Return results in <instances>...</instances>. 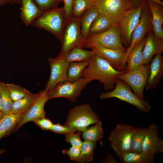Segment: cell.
<instances>
[{
	"instance_id": "1",
	"label": "cell",
	"mask_w": 163,
	"mask_h": 163,
	"mask_svg": "<svg viewBox=\"0 0 163 163\" xmlns=\"http://www.w3.org/2000/svg\"><path fill=\"white\" fill-rule=\"evenodd\" d=\"M88 66L82 72L81 77L91 82L98 80L103 84L105 90L108 91L115 86L118 75L124 71H117L105 59L95 54L88 60Z\"/></svg>"
},
{
	"instance_id": "2",
	"label": "cell",
	"mask_w": 163,
	"mask_h": 163,
	"mask_svg": "<svg viewBox=\"0 0 163 163\" xmlns=\"http://www.w3.org/2000/svg\"><path fill=\"white\" fill-rule=\"evenodd\" d=\"M95 2L99 14L113 25H120L134 8L131 0H95Z\"/></svg>"
},
{
	"instance_id": "3",
	"label": "cell",
	"mask_w": 163,
	"mask_h": 163,
	"mask_svg": "<svg viewBox=\"0 0 163 163\" xmlns=\"http://www.w3.org/2000/svg\"><path fill=\"white\" fill-rule=\"evenodd\" d=\"M67 19L63 7L44 11L30 25L53 34L61 42Z\"/></svg>"
},
{
	"instance_id": "4",
	"label": "cell",
	"mask_w": 163,
	"mask_h": 163,
	"mask_svg": "<svg viewBox=\"0 0 163 163\" xmlns=\"http://www.w3.org/2000/svg\"><path fill=\"white\" fill-rule=\"evenodd\" d=\"M100 120L99 117L92 109L88 102L78 105L69 111L64 125L76 128L82 132L90 125Z\"/></svg>"
},
{
	"instance_id": "5",
	"label": "cell",
	"mask_w": 163,
	"mask_h": 163,
	"mask_svg": "<svg viewBox=\"0 0 163 163\" xmlns=\"http://www.w3.org/2000/svg\"><path fill=\"white\" fill-rule=\"evenodd\" d=\"M81 17L72 16L67 19L62 35V46L57 56L63 57L76 46L82 47L84 40L81 31Z\"/></svg>"
},
{
	"instance_id": "6",
	"label": "cell",
	"mask_w": 163,
	"mask_h": 163,
	"mask_svg": "<svg viewBox=\"0 0 163 163\" xmlns=\"http://www.w3.org/2000/svg\"><path fill=\"white\" fill-rule=\"evenodd\" d=\"M115 86L111 91L101 93L100 98L107 99L116 97L135 106L140 111L145 113L150 112L151 106L148 102L137 96L124 82L118 79Z\"/></svg>"
},
{
	"instance_id": "7",
	"label": "cell",
	"mask_w": 163,
	"mask_h": 163,
	"mask_svg": "<svg viewBox=\"0 0 163 163\" xmlns=\"http://www.w3.org/2000/svg\"><path fill=\"white\" fill-rule=\"evenodd\" d=\"M135 128L131 125L118 124L110 133L108 140L119 158L130 152L132 137Z\"/></svg>"
},
{
	"instance_id": "8",
	"label": "cell",
	"mask_w": 163,
	"mask_h": 163,
	"mask_svg": "<svg viewBox=\"0 0 163 163\" xmlns=\"http://www.w3.org/2000/svg\"><path fill=\"white\" fill-rule=\"evenodd\" d=\"M90 82L85 78L81 77L74 82L66 80L60 82L48 91V99L49 100L62 97L75 103L80 96L82 91Z\"/></svg>"
},
{
	"instance_id": "9",
	"label": "cell",
	"mask_w": 163,
	"mask_h": 163,
	"mask_svg": "<svg viewBox=\"0 0 163 163\" xmlns=\"http://www.w3.org/2000/svg\"><path fill=\"white\" fill-rule=\"evenodd\" d=\"M83 47L91 49L95 54L106 60L115 70H125L127 58L126 52L106 48L95 42L85 43Z\"/></svg>"
},
{
	"instance_id": "10",
	"label": "cell",
	"mask_w": 163,
	"mask_h": 163,
	"mask_svg": "<svg viewBox=\"0 0 163 163\" xmlns=\"http://www.w3.org/2000/svg\"><path fill=\"white\" fill-rule=\"evenodd\" d=\"M149 72V64H143L133 70L119 75L118 79L129 86L137 96L144 99L143 90Z\"/></svg>"
},
{
	"instance_id": "11",
	"label": "cell",
	"mask_w": 163,
	"mask_h": 163,
	"mask_svg": "<svg viewBox=\"0 0 163 163\" xmlns=\"http://www.w3.org/2000/svg\"><path fill=\"white\" fill-rule=\"evenodd\" d=\"M88 42H95L108 48L126 52L120 36V25H113L107 30L97 35L89 36L82 45Z\"/></svg>"
},
{
	"instance_id": "12",
	"label": "cell",
	"mask_w": 163,
	"mask_h": 163,
	"mask_svg": "<svg viewBox=\"0 0 163 163\" xmlns=\"http://www.w3.org/2000/svg\"><path fill=\"white\" fill-rule=\"evenodd\" d=\"M152 29L151 13L144 0L139 22L133 32L130 46L126 50V53L127 56L134 46L143 41L148 32Z\"/></svg>"
},
{
	"instance_id": "13",
	"label": "cell",
	"mask_w": 163,
	"mask_h": 163,
	"mask_svg": "<svg viewBox=\"0 0 163 163\" xmlns=\"http://www.w3.org/2000/svg\"><path fill=\"white\" fill-rule=\"evenodd\" d=\"M47 59L51 71L45 89L48 91L58 84L67 80V69L69 63L63 57H48Z\"/></svg>"
},
{
	"instance_id": "14",
	"label": "cell",
	"mask_w": 163,
	"mask_h": 163,
	"mask_svg": "<svg viewBox=\"0 0 163 163\" xmlns=\"http://www.w3.org/2000/svg\"><path fill=\"white\" fill-rule=\"evenodd\" d=\"M48 91L44 89L40 91L39 96L34 103L25 112L17 123L14 130H18L24 124L37 119L45 117L44 109L45 104L48 101Z\"/></svg>"
},
{
	"instance_id": "15",
	"label": "cell",
	"mask_w": 163,
	"mask_h": 163,
	"mask_svg": "<svg viewBox=\"0 0 163 163\" xmlns=\"http://www.w3.org/2000/svg\"><path fill=\"white\" fill-rule=\"evenodd\" d=\"M144 2L138 7L134 8L120 25L121 39L125 47L128 48L130 46L132 35L139 22Z\"/></svg>"
},
{
	"instance_id": "16",
	"label": "cell",
	"mask_w": 163,
	"mask_h": 163,
	"mask_svg": "<svg viewBox=\"0 0 163 163\" xmlns=\"http://www.w3.org/2000/svg\"><path fill=\"white\" fill-rule=\"evenodd\" d=\"M163 52V38L156 36L152 29L148 32L145 37L142 50L143 64H149L154 55L161 54Z\"/></svg>"
},
{
	"instance_id": "17",
	"label": "cell",
	"mask_w": 163,
	"mask_h": 163,
	"mask_svg": "<svg viewBox=\"0 0 163 163\" xmlns=\"http://www.w3.org/2000/svg\"><path fill=\"white\" fill-rule=\"evenodd\" d=\"M142 151H150L155 155L163 152V140L159 137L158 126L154 123L147 128L142 144Z\"/></svg>"
},
{
	"instance_id": "18",
	"label": "cell",
	"mask_w": 163,
	"mask_h": 163,
	"mask_svg": "<svg viewBox=\"0 0 163 163\" xmlns=\"http://www.w3.org/2000/svg\"><path fill=\"white\" fill-rule=\"evenodd\" d=\"M150 11L152 24L155 35L163 38V3L160 0H145Z\"/></svg>"
},
{
	"instance_id": "19",
	"label": "cell",
	"mask_w": 163,
	"mask_h": 163,
	"mask_svg": "<svg viewBox=\"0 0 163 163\" xmlns=\"http://www.w3.org/2000/svg\"><path fill=\"white\" fill-rule=\"evenodd\" d=\"M149 64V72L145 85L146 90L157 87L163 76V58L161 54H157Z\"/></svg>"
},
{
	"instance_id": "20",
	"label": "cell",
	"mask_w": 163,
	"mask_h": 163,
	"mask_svg": "<svg viewBox=\"0 0 163 163\" xmlns=\"http://www.w3.org/2000/svg\"><path fill=\"white\" fill-rule=\"evenodd\" d=\"M20 16L26 26L39 18L43 11L40 9L33 0H21Z\"/></svg>"
},
{
	"instance_id": "21",
	"label": "cell",
	"mask_w": 163,
	"mask_h": 163,
	"mask_svg": "<svg viewBox=\"0 0 163 163\" xmlns=\"http://www.w3.org/2000/svg\"><path fill=\"white\" fill-rule=\"evenodd\" d=\"M145 39V38L140 43L134 46L127 55L126 66L124 72L133 70L143 64L142 50Z\"/></svg>"
},
{
	"instance_id": "22",
	"label": "cell",
	"mask_w": 163,
	"mask_h": 163,
	"mask_svg": "<svg viewBox=\"0 0 163 163\" xmlns=\"http://www.w3.org/2000/svg\"><path fill=\"white\" fill-rule=\"evenodd\" d=\"M24 112L10 113L0 120V139L14 130L17 123Z\"/></svg>"
},
{
	"instance_id": "23",
	"label": "cell",
	"mask_w": 163,
	"mask_h": 163,
	"mask_svg": "<svg viewBox=\"0 0 163 163\" xmlns=\"http://www.w3.org/2000/svg\"><path fill=\"white\" fill-rule=\"evenodd\" d=\"M99 14L97 8L94 5L86 10L81 15V31L82 37L84 40L88 36L91 26Z\"/></svg>"
},
{
	"instance_id": "24",
	"label": "cell",
	"mask_w": 163,
	"mask_h": 163,
	"mask_svg": "<svg viewBox=\"0 0 163 163\" xmlns=\"http://www.w3.org/2000/svg\"><path fill=\"white\" fill-rule=\"evenodd\" d=\"M155 155L150 151H143L140 153L130 152L119 158L123 163H152Z\"/></svg>"
},
{
	"instance_id": "25",
	"label": "cell",
	"mask_w": 163,
	"mask_h": 163,
	"mask_svg": "<svg viewBox=\"0 0 163 163\" xmlns=\"http://www.w3.org/2000/svg\"><path fill=\"white\" fill-rule=\"evenodd\" d=\"M79 46L75 47L63 57L66 61L70 63L88 60L95 54L93 51L85 50Z\"/></svg>"
},
{
	"instance_id": "26",
	"label": "cell",
	"mask_w": 163,
	"mask_h": 163,
	"mask_svg": "<svg viewBox=\"0 0 163 163\" xmlns=\"http://www.w3.org/2000/svg\"><path fill=\"white\" fill-rule=\"evenodd\" d=\"M39 95V93L34 94L30 92L21 99L13 102L11 113L25 112L34 103Z\"/></svg>"
},
{
	"instance_id": "27",
	"label": "cell",
	"mask_w": 163,
	"mask_h": 163,
	"mask_svg": "<svg viewBox=\"0 0 163 163\" xmlns=\"http://www.w3.org/2000/svg\"><path fill=\"white\" fill-rule=\"evenodd\" d=\"M88 64V60L69 63L67 69V81L74 82L81 78L82 72Z\"/></svg>"
},
{
	"instance_id": "28",
	"label": "cell",
	"mask_w": 163,
	"mask_h": 163,
	"mask_svg": "<svg viewBox=\"0 0 163 163\" xmlns=\"http://www.w3.org/2000/svg\"><path fill=\"white\" fill-rule=\"evenodd\" d=\"M113 25V24L108 20L99 14L91 26L88 36L104 32L110 29Z\"/></svg>"
},
{
	"instance_id": "29",
	"label": "cell",
	"mask_w": 163,
	"mask_h": 163,
	"mask_svg": "<svg viewBox=\"0 0 163 163\" xmlns=\"http://www.w3.org/2000/svg\"><path fill=\"white\" fill-rule=\"evenodd\" d=\"M146 130L147 128L136 127L132 137L130 152L140 153L143 152L142 144Z\"/></svg>"
},
{
	"instance_id": "30",
	"label": "cell",
	"mask_w": 163,
	"mask_h": 163,
	"mask_svg": "<svg viewBox=\"0 0 163 163\" xmlns=\"http://www.w3.org/2000/svg\"><path fill=\"white\" fill-rule=\"evenodd\" d=\"M82 138L84 140L96 142L103 137L104 132L101 121L98 122L82 132Z\"/></svg>"
},
{
	"instance_id": "31",
	"label": "cell",
	"mask_w": 163,
	"mask_h": 163,
	"mask_svg": "<svg viewBox=\"0 0 163 163\" xmlns=\"http://www.w3.org/2000/svg\"><path fill=\"white\" fill-rule=\"evenodd\" d=\"M96 147V142L84 140L80 148L81 153L79 162L86 163L92 161Z\"/></svg>"
},
{
	"instance_id": "32",
	"label": "cell",
	"mask_w": 163,
	"mask_h": 163,
	"mask_svg": "<svg viewBox=\"0 0 163 163\" xmlns=\"http://www.w3.org/2000/svg\"><path fill=\"white\" fill-rule=\"evenodd\" d=\"M0 94L2 111L5 116L11 113L13 101L10 97L6 84L0 81Z\"/></svg>"
},
{
	"instance_id": "33",
	"label": "cell",
	"mask_w": 163,
	"mask_h": 163,
	"mask_svg": "<svg viewBox=\"0 0 163 163\" xmlns=\"http://www.w3.org/2000/svg\"><path fill=\"white\" fill-rule=\"evenodd\" d=\"M95 4V0H75L72 10L73 16H81L86 10Z\"/></svg>"
},
{
	"instance_id": "34",
	"label": "cell",
	"mask_w": 163,
	"mask_h": 163,
	"mask_svg": "<svg viewBox=\"0 0 163 163\" xmlns=\"http://www.w3.org/2000/svg\"><path fill=\"white\" fill-rule=\"evenodd\" d=\"M6 85L13 102L21 99L30 92L21 86L14 84L7 83Z\"/></svg>"
},
{
	"instance_id": "35",
	"label": "cell",
	"mask_w": 163,
	"mask_h": 163,
	"mask_svg": "<svg viewBox=\"0 0 163 163\" xmlns=\"http://www.w3.org/2000/svg\"><path fill=\"white\" fill-rule=\"evenodd\" d=\"M39 8L43 11L58 7L63 0H33Z\"/></svg>"
},
{
	"instance_id": "36",
	"label": "cell",
	"mask_w": 163,
	"mask_h": 163,
	"mask_svg": "<svg viewBox=\"0 0 163 163\" xmlns=\"http://www.w3.org/2000/svg\"><path fill=\"white\" fill-rule=\"evenodd\" d=\"M81 132L78 131L77 133L71 132L65 134L66 141L70 143L72 146L81 148L82 142L80 139V136Z\"/></svg>"
},
{
	"instance_id": "37",
	"label": "cell",
	"mask_w": 163,
	"mask_h": 163,
	"mask_svg": "<svg viewBox=\"0 0 163 163\" xmlns=\"http://www.w3.org/2000/svg\"><path fill=\"white\" fill-rule=\"evenodd\" d=\"M53 132L61 134H66L71 132H78V130L75 128L65 126L62 125L58 123L54 124L50 130Z\"/></svg>"
},
{
	"instance_id": "38",
	"label": "cell",
	"mask_w": 163,
	"mask_h": 163,
	"mask_svg": "<svg viewBox=\"0 0 163 163\" xmlns=\"http://www.w3.org/2000/svg\"><path fill=\"white\" fill-rule=\"evenodd\" d=\"M62 152L63 154L69 156L71 160L79 162L81 153L80 148L72 146L69 149L62 150Z\"/></svg>"
},
{
	"instance_id": "39",
	"label": "cell",
	"mask_w": 163,
	"mask_h": 163,
	"mask_svg": "<svg viewBox=\"0 0 163 163\" xmlns=\"http://www.w3.org/2000/svg\"><path fill=\"white\" fill-rule=\"evenodd\" d=\"M33 121L44 131L50 130L53 125L51 121L45 117L37 119Z\"/></svg>"
},
{
	"instance_id": "40",
	"label": "cell",
	"mask_w": 163,
	"mask_h": 163,
	"mask_svg": "<svg viewBox=\"0 0 163 163\" xmlns=\"http://www.w3.org/2000/svg\"><path fill=\"white\" fill-rule=\"evenodd\" d=\"M75 0H63L64 3V11L67 19H68L72 16V10Z\"/></svg>"
},
{
	"instance_id": "41",
	"label": "cell",
	"mask_w": 163,
	"mask_h": 163,
	"mask_svg": "<svg viewBox=\"0 0 163 163\" xmlns=\"http://www.w3.org/2000/svg\"><path fill=\"white\" fill-rule=\"evenodd\" d=\"M134 8L140 6L144 2V0H131Z\"/></svg>"
},
{
	"instance_id": "42",
	"label": "cell",
	"mask_w": 163,
	"mask_h": 163,
	"mask_svg": "<svg viewBox=\"0 0 163 163\" xmlns=\"http://www.w3.org/2000/svg\"><path fill=\"white\" fill-rule=\"evenodd\" d=\"M8 3L11 5L21 4V0H8Z\"/></svg>"
},
{
	"instance_id": "43",
	"label": "cell",
	"mask_w": 163,
	"mask_h": 163,
	"mask_svg": "<svg viewBox=\"0 0 163 163\" xmlns=\"http://www.w3.org/2000/svg\"><path fill=\"white\" fill-rule=\"evenodd\" d=\"M8 3V0H0V6H3Z\"/></svg>"
},
{
	"instance_id": "44",
	"label": "cell",
	"mask_w": 163,
	"mask_h": 163,
	"mask_svg": "<svg viewBox=\"0 0 163 163\" xmlns=\"http://www.w3.org/2000/svg\"><path fill=\"white\" fill-rule=\"evenodd\" d=\"M4 114L2 110H0V120L3 117Z\"/></svg>"
},
{
	"instance_id": "45",
	"label": "cell",
	"mask_w": 163,
	"mask_h": 163,
	"mask_svg": "<svg viewBox=\"0 0 163 163\" xmlns=\"http://www.w3.org/2000/svg\"><path fill=\"white\" fill-rule=\"evenodd\" d=\"M0 110L2 111V108L0 94Z\"/></svg>"
},
{
	"instance_id": "46",
	"label": "cell",
	"mask_w": 163,
	"mask_h": 163,
	"mask_svg": "<svg viewBox=\"0 0 163 163\" xmlns=\"http://www.w3.org/2000/svg\"><path fill=\"white\" fill-rule=\"evenodd\" d=\"M5 152V150L0 149V155L3 153Z\"/></svg>"
}]
</instances>
